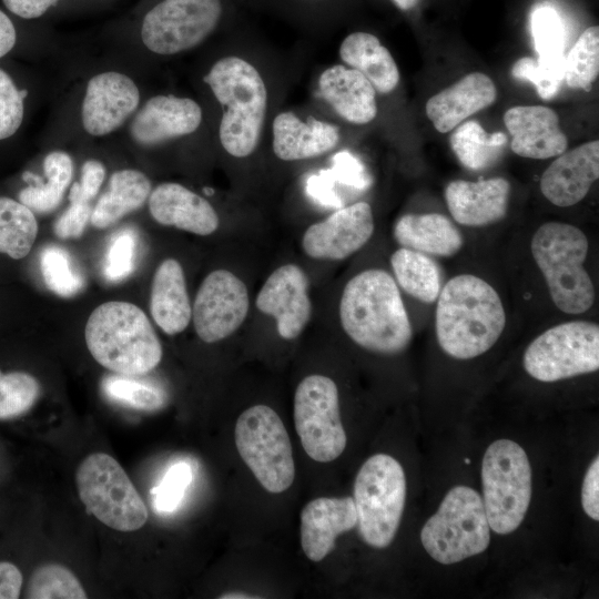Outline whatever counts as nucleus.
Returning a JSON list of instances; mask_svg holds the SVG:
<instances>
[{"instance_id":"29","label":"nucleus","mask_w":599,"mask_h":599,"mask_svg":"<svg viewBox=\"0 0 599 599\" xmlns=\"http://www.w3.org/2000/svg\"><path fill=\"white\" fill-rule=\"evenodd\" d=\"M339 57L345 64L361 72L376 92L386 94L398 85L399 71L393 55L369 32L349 33L339 45Z\"/></svg>"},{"instance_id":"54","label":"nucleus","mask_w":599,"mask_h":599,"mask_svg":"<svg viewBox=\"0 0 599 599\" xmlns=\"http://www.w3.org/2000/svg\"><path fill=\"white\" fill-rule=\"evenodd\" d=\"M220 598L221 599H240V598L248 599V598H257V597L248 596L245 592H229V593H224Z\"/></svg>"},{"instance_id":"40","label":"nucleus","mask_w":599,"mask_h":599,"mask_svg":"<svg viewBox=\"0 0 599 599\" xmlns=\"http://www.w3.org/2000/svg\"><path fill=\"white\" fill-rule=\"evenodd\" d=\"M566 57L534 58L525 57L516 61L511 73L514 78L530 81L539 97L544 100L552 99L565 80Z\"/></svg>"},{"instance_id":"44","label":"nucleus","mask_w":599,"mask_h":599,"mask_svg":"<svg viewBox=\"0 0 599 599\" xmlns=\"http://www.w3.org/2000/svg\"><path fill=\"white\" fill-rule=\"evenodd\" d=\"M26 91L17 88L11 77L0 69V140L12 136L20 128Z\"/></svg>"},{"instance_id":"39","label":"nucleus","mask_w":599,"mask_h":599,"mask_svg":"<svg viewBox=\"0 0 599 599\" xmlns=\"http://www.w3.org/2000/svg\"><path fill=\"white\" fill-rule=\"evenodd\" d=\"M40 395V384L24 372L0 370V420L26 414Z\"/></svg>"},{"instance_id":"26","label":"nucleus","mask_w":599,"mask_h":599,"mask_svg":"<svg viewBox=\"0 0 599 599\" xmlns=\"http://www.w3.org/2000/svg\"><path fill=\"white\" fill-rule=\"evenodd\" d=\"M321 97L345 121L367 124L377 114L376 90L357 70L341 64L325 69L318 78Z\"/></svg>"},{"instance_id":"37","label":"nucleus","mask_w":599,"mask_h":599,"mask_svg":"<svg viewBox=\"0 0 599 599\" xmlns=\"http://www.w3.org/2000/svg\"><path fill=\"white\" fill-rule=\"evenodd\" d=\"M599 72V27L587 28L578 38L565 64V80L572 89L590 91Z\"/></svg>"},{"instance_id":"47","label":"nucleus","mask_w":599,"mask_h":599,"mask_svg":"<svg viewBox=\"0 0 599 599\" xmlns=\"http://www.w3.org/2000/svg\"><path fill=\"white\" fill-rule=\"evenodd\" d=\"M581 505L583 511L593 520H599V458L590 464L582 483Z\"/></svg>"},{"instance_id":"30","label":"nucleus","mask_w":599,"mask_h":599,"mask_svg":"<svg viewBox=\"0 0 599 599\" xmlns=\"http://www.w3.org/2000/svg\"><path fill=\"white\" fill-rule=\"evenodd\" d=\"M152 191L151 182L141 171L124 169L115 171L108 191L100 196L91 214V224L106 229L128 213L140 209Z\"/></svg>"},{"instance_id":"50","label":"nucleus","mask_w":599,"mask_h":599,"mask_svg":"<svg viewBox=\"0 0 599 599\" xmlns=\"http://www.w3.org/2000/svg\"><path fill=\"white\" fill-rule=\"evenodd\" d=\"M22 575L17 566L0 561V599H17L22 588Z\"/></svg>"},{"instance_id":"10","label":"nucleus","mask_w":599,"mask_h":599,"mask_svg":"<svg viewBox=\"0 0 599 599\" xmlns=\"http://www.w3.org/2000/svg\"><path fill=\"white\" fill-rule=\"evenodd\" d=\"M75 483L87 511L105 526L128 532L146 522L149 515L142 497L110 455H89L77 469Z\"/></svg>"},{"instance_id":"20","label":"nucleus","mask_w":599,"mask_h":599,"mask_svg":"<svg viewBox=\"0 0 599 599\" xmlns=\"http://www.w3.org/2000/svg\"><path fill=\"white\" fill-rule=\"evenodd\" d=\"M504 122L511 135V150L519 156L544 160L562 154L567 136L554 110L544 105L508 109Z\"/></svg>"},{"instance_id":"21","label":"nucleus","mask_w":599,"mask_h":599,"mask_svg":"<svg viewBox=\"0 0 599 599\" xmlns=\"http://www.w3.org/2000/svg\"><path fill=\"white\" fill-rule=\"evenodd\" d=\"M357 525L352 497H321L301 512V545L312 561L323 560L335 547L336 538Z\"/></svg>"},{"instance_id":"28","label":"nucleus","mask_w":599,"mask_h":599,"mask_svg":"<svg viewBox=\"0 0 599 599\" xmlns=\"http://www.w3.org/2000/svg\"><path fill=\"white\" fill-rule=\"evenodd\" d=\"M393 233L402 247L427 255L453 256L464 244L460 231L439 213L405 214L396 221Z\"/></svg>"},{"instance_id":"53","label":"nucleus","mask_w":599,"mask_h":599,"mask_svg":"<svg viewBox=\"0 0 599 599\" xmlns=\"http://www.w3.org/2000/svg\"><path fill=\"white\" fill-rule=\"evenodd\" d=\"M403 11H409L416 7L418 0H392Z\"/></svg>"},{"instance_id":"52","label":"nucleus","mask_w":599,"mask_h":599,"mask_svg":"<svg viewBox=\"0 0 599 599\" xmlns=\"http://www.w3.org/2000/svg\"><path fill=\"white\" fill-rule=\"evenodd\" d=\"M290 6L301 10H328L332 0H286Z\"/></svg>"},{"instance_id":"23","label":"nucleus","mask_w":599,"mask_h":599,"mask_svg":"<svg viewBox=\"0 0 599 599\" xmlns=\"http://www.w3.org/2000/svg\"><path fill=\"white\" fill-rule=\"evenodd\" d=\"M509 192V182L504 177L477 182L456 180L446 186L445 200L456 222L484 226L505 217Z\"/></svg>"},{"instance_id":"55","label":"nucleus","mask_w":599,"mask_h":599,"mask_svg":"<svg viewBox=\"0 0 599 599\" xmlns=\"http://www.w3.org/2000/svg\"><path fill=\"white\" fill-rule=\"evenodd\" d=\"M465 463H466V464H469V459L466 458V459H465Z\"/></svg>"},{"instance_id":"17","label":"nucleus","mask_w":599,"mask_h":599,"mask_svg":"<svg viewBox=\"0 0 599 599\" xmlns=\"http://www.w3.org/2000/svg\"><path fill=\"white\" fill-rule=\"evenodd\" d=\"M140 91L124 73L106 71L92 77L81 104V122L92 136H104L120 128L136 110Z\"/></svg>"},{"instance_id":"8","label":"nucleus","mask_w":599,"mask_h":599,"mask_svg":"<svg viewBox=\"0 0 599 599\" xmlns=\"http://www.w3.org/2000/svg\"><path fill=\"white\" fill-rule=\"evenodd\" d=\"M483 502L490 529L514 532L531 499V467L526 451L510 439L491 443L481 464Z\"/></svg>"},{"instance_id":"48","label":"nucleus","mask_w":599,"mask_h":599,"mask_svg":"<svg viewBox=\"0 0 599 599\" xmlns=\"http://www.w3.org/2000/svg\"><path fill=\"white\" fill-rule=\"evenodd\" d=\"M334 161L341 179L356 189H365L370 184V179L365 172L363 164L351 153L341 152Z\"/></svg>"},{"instance_id":"4","label":"nucleus","mask_w":599,"mask_h":599,"mask_svg":"<svg viewBox=\"0 0 599 599\" xmlns=\"http://www.w3.org/2000/svg\"><path fill=\"white\" fill-rule=\"evenodd\" d=\"M84 338L92 357L106 369L141 376L162 359V345L145 313L136 305L110 301L90 314Z\"/></svg>"},{"instance_id":"25","label":"nucleus","mask_w":599,"mask_h":599,"mask_svg":"<svg viewBox=\"0 0 599 599\" xmlns=\"http://www.w3.org/2000/svg\"><path fill=\"white\" fill-rule=\"evenodd\" d=\"M339 142L336 125L311 119L303 121L291 111L278 113L272 124V149L282 161L308 160L328 153Z\"/></svg>"},{"instance_id":"27","label":"nucleus","mask_w":599,"mask_h":599,"mask_svg":"<svg viewBox=\"0 0 599 599\" xmlns=\"http://www.w3.org/2000/svg\"><path fill=\"white\" fill-rule=\"evenodd\" d=\"M150 311L156 325L167 335L183 332L192 318V307L181 264L164 260L156 268L151 287Z\"/></svg>"},{"instance_id":"33","label":"nucleus","mask_w":599,"mask_h":599,"mask_svg":"<svg viewBox=\"0 0 599 599\" xmlns=\"http://www.w3.org/2000/svg\"><path fill=\"white\" fill-rule=\"evenodd\" d=\"M507 143L502 132L487 133L476 121H467L450 135V146L469 170H483L494 163Z\"/></svg>"},{"instance_id":"2","label":"nucleus","mask_w":599,"mask_h":599,"mask_svg":"<svg viewBox=\"0 0 599 599\" xmlns=\"http://www.w3.org/2000/svg\"><path fill=\"white\" fill-rule=\"evenodd\" d=\"M436 301V337L454 358L469 359L486 353L505 328V308L497 291L476 275L450 278Z\"/></svg>"},{"instance_id":"9","label":"nucleus","mask_w":599,"mask_h":599,"mask_svg":"<svg viewBox=\"0 0 599 599\" xmlns=\"http://www.w3.org/2000/svg\"><path fill=\"white\" fill-rule=\"evenodd\" d=\"M232 0H154L143 11L139 34L159 55H174L197 47L224 21Z\"/></svg>"},{"instance_id":"34","label":"nucleus","mask_w":599,"mask_h":599,"mask_svg":"<svg viewBox=\"0 0 599 599\" xmlns=\"http://www.w3.org/2000/svg\"><path fill=\"white\" fill-rule=\"evenodd\" d=\"M38 222L33 211L20 201L0 196V253L26 257L35 241Z\"/></svg>"},{"instance_id":"7","label":"nucleus","mask_w":599,"mask_h":599,"mask_svg":"<svg viewBox=\"0 0 599 599\" xmlns=\"http://www.w3.org/2000/svg\"><path fill=\"white\" fill-rule=\"evenodd\" d=\"M420 540L426 552L443 565L484 552L490 541V527L483 498L470 487H453L425 522Z\"/></svg>"},{"instance_id":"1","label":"nucleus","mask_w":599,"mask_h":599,"mask_svg":"<svg viewBox=\"0 0 599 599\" xmlns=\"http://www.w3.org/2000/svg\"><path fill=\"white\" fill-rule=\"evenodd\" d=\"M339 322L355 344L383 355L402 353L413 335L397 283L380 268L365 270L347 282L339 301Z\"/></svg>"},{"instance_id":"19","label":"nucleus","mask_w":599,"mask_h":599,"mask_svg":"<svg viewBox=\"0 0 599 599\" xmlns=\"http://www.w3.org/2000/svg\"><path fill=\"white\" fill-rule=\"evenodd\" d=\"M599 177V141L564 152L540 179L542 195L554 205L568 207L580 202Z\"/></svg>"},{"instance_id":"51","label":"nucleus","mask_w":599,"mask_h":599,"mask_svg":"<svg viewBox=\"0 0 599 599\" xmlns=\"http://www.w3.org/2000/svg\"><path fill=\"white\" fill-rule=\"evenodd\" d=\"M17 42V30L11 18L0 9V58L8 54Z\"/></svg>"},{"instance_id":"22","label":"nucleus","mask_w":599,"mask_h":599,"mask_svg":"<svg viewBox=\"0 0 599 599\" xmlns=\"http://www.w3.org/2000/svg\"><path fill=\"white\" fill-rule=\"evenodd\" d=\"M148 201L152 217L162 225L202 236L219 227V215L210 202L182 184L161 183Z\"/></svg>"},{"instance_id":"24","label":"nucleus","mask_w":599,"mask_h":599,"mask_svg":"<svg viewBox=\"0 0 599 599\" xmlns=\"http://www.w3.org/2000/svg\"><path fill=\"white\" fill-rule=\"evenodd\" d=\"M496 97V85L487 74L468 73L429 98L426 102V114L438 132L446 133L456 129L471 114L493 104Z\"/></svg>"},{"instance_id":"11","label":"nucleus","mask_w":599,"mask_h":599,"mask_svg":"<svg viewBox=\"0 0 599 599\" xmlns=\"http://www.w3.org/2000/svg\"><path fill=\"white\" fill-rule=\"evenodd\" d=\"M234 436L241 458L267 491L280 494L291 487L295 477L291 440L273 408L255 405L245 409Z\"/></svg>"},{"instance_id":"31","label":"nucleus","mask_w":599,"mask_h":599,"mask_svg":"<svg viewBox=\"0 0 599 599\" xmlns=\"http://www.w3.org/2000/svg\"><path fill=\"white\" fill-rule=\"evenodd\" d=\"M44 183L30 173L23 174L30 185L19 193V201L37 213H49L58 207L73 175L71 156L63 151H52L43 160Z\"/></svg>"},{"instance_id":"35","label":"nucleus","mask_w":599,"mask_h":599,"mask_svg":"<svg viewBox=\"0 0 599 599\" xmlns=\"http://www.w3.org/2000/svg\"><path fill=\"white\" fill-rule=\"evenodd\" d=\"M101 387L110 400L138 410L153 412L163 407L166 402L162 388L131 375L105 376Z\"/></svg>"},{"instance_id":"38","label":"nucleus","mask_w":599,"mask_h":599,"mask_svg":"<svg viewBox=\"0 0 599 599\" xmlns=\"http://www.w3.org/2000/svg\"><path fill=\"white\" fill-rule=\"evenodd\" d=\"M24 595L30 599L87 598L85 590L73 572L58 564L37 568L29 579Z\"/></svg>"},{"instance_id":"14","label":"nucleus","mask_w":599,"mask_h":599,"mask_svg":"<svg viewBox=\"0 0 599 599\" xmlns=\"http://www.w3.org/2000/svg\"><path fill=\"white\" fill-rule=\"evenodd\" d=\"M248 307L247 287L240 277L227 270L209 273L192 307L197 336L210 344L231 336L244 323Z\"/></svg>"},{"instance_id":"18","label":"nucleus","mask_w":599,"mask_h":599,"mask_svg":"<svg viewBox=\"0 0 599 599\" xmlns=\"http://www.w3.org/2000/svg\"><path fill=\"white\" fill-rule=\"evenodd\" d=\"M202 119V109L193 99L160 94L138 111L130 133L141 145H156L195 132Z\"/></svg>"},{"instance_id":"45","label":"nucleus","mask_w":599,"mask_h":599,"mask_svg":"<svg viewBox=\"0 0 599 599\" xmlns=\"http://www.w3.org/2000/svg\"><path fill=\"white\" fill-rule=\"evenodd\" d=\"M105 177V167L98 160H88L81 169L80 181L74 183L69 193L70 202L89 203L99 192Z\"/></svg>"},{"instance_id":"16","label":"nucleus","mask_w":599,"mask_h":599,"mask_svg":"<svg viewBox=\"0 0 599 599\" xmlns=\"http://www.w3.org/2000/svg\"><path fill=\"white\" fill-rule=\"evenodd\" d=\"M257 309L276 319L280 336L298 337L311 318L308 278L296 264H285L271 273L256 296Z\"/></svg>"},{"instance_id":"12","label":"nucleus","mask_w":599,"mask_h":599,"mask_svg":"<svg viewBox=\"0 0 599 599\" xmlns=\"http://www.w3.org/2000/svg\"><path fill=\"white\" fill-rule=\"evenodd\" d=\"M522 364L535 379L551 383L599 368V326L588 321L555 325L526 348Z\"/></svg>"},{"instance_id":"41","label":"nucleus","mask_w":599,"mask_h":599,"mask_svg":"<svg viewBox=\"0 0 599 599\" xmlns=\"http://www.w3.org/2000/svg\"><path fill=\"white\" fill-rule=\"evenodd\" d=\"M138 244V233L132 227H123L113 234L102 263V273L106 281L118 283L133 273Z\"/></svg>"},{"instance_id":"6","label":"nucleus","mask_w":599,"mask_h":599,"mask_svg":"<svg viewBox=\"0 0 599 599\" xmlns=\"http://www.w3.org/2000/svg\"><path fill=\"white\" fill-rule=\"evenodd\" d=\"M402 465L387 454L369 457L354 483L358 532L370 547L386 548L398 530L406 501Z\"/></svg>"},{"instance_id":"3","label":"nucleus","mask_w":599,"mask_h":599,"mask_svg":"<svg viewBox=\"0 0 599 599\" xmlns=\"http://www.w3.org/2000/svg\"><path fill=\"white\" fill-rule=\"evenodd\" d=\"M222 106L220 142L226 153L246 158L257 148L267 111V89L260 71L247 60L229 55L217 60L204 78Z\"/></svg>"},{"instance_id":"49","label":"nucleus","mask_w":599,"mask_h":599,"mask_svg":"<svg viewBox=\"0 0 599 599\" xmlns=\"http://www.w3.org/2000/svg\"><path fill=\"white\" fill-rule=\"evenodd\" d=\"M13 16L24 20H35L63 0H1Z\"/></svg>"},{"instance_id":"13","label":"nucleus","mask_w":599,"mask_h":599,"mask_svg":"<svg viewBox=\"0 0 599 599\" xmlns=\"http://www.w3.org/2000/svg\"><path fill=\"white\" fill-rule=\"evenodd\" d=\"M294 422L302 446L313 460L333 461L344 451L347 439L332 378L313 374L300 382L294 395Z\"/></svg>"},{"instance_id":"15","label":"nucleus","mask_w":599,"mask_h":599,"mask_svg":"<svg viewBox=\"0 0 599 599\" xmlns=\"http://www.w3.org/2000/svg\"><path fill=\"white\" fill-rule=\"evenodd\" d=\"M372 207L356 202L309 225L302 236L304 253L321 261H341L361 250L374 233Z\"/></svg>"},{"instance_id":"32","label":"nucleus","mask_w":599,"mask_h":599,"mask_svg":"<svg viewBox=\"0 0 599 599\" xmlns=\"http://www.w3.org/2000/svg\"><path fill=\"white\" fill-rule=\"evenodd\" d=\"M390 266L396 283L407 294L423 303L437 300L441 290L440 273L427 254L400 247L392 254Z\"/></svg>"},{"instance_id":"43","label":"nucleus","mask_w":599,"mask_h":599,"mask_svg":"<svg viewBox=\"0 0 599 599\" xmlns=\"http://www.w3.org/2000/svg\"><path fill=\"white\" fill-rule=\"evenodd\" d=\"M192 478L193 473L187 463L173 464L161 483L151 490L154 509L161 514L174 511L180 506Z\"/></svg>"},{"instance_id":"36","label":"nucleus","mask_w":599,"mask_h":599,"mask_svg":"<svg viewBox=\"0 0 599 599\" xmlns=\"http://www.w3.org/2000/svg\"><path fill=\"white\" fill-rule=\"evenodd\" d=\"M40 270L47 287L61 297H72L84 288V276L70 253L59 245L42 248Z\"/></svg>"},{"instance_id":"5","label":"nucleus","mask_w":599,"mask_h":599,"mask_svg":"<svg viewBox=\"0 0 599 599\" xmlns=\"http://www.w3.org/2000/svg\"><path fill=\"white\" fill-rule=\"evenodd\" d=\"M530 250L557 308L578 315L592 306L595 287L583 267L588 240L580 229L547 222L534 234Z\"/></svg>"},{"instance_id":"46","label":"nucleus","mask_w":599,"mask_h":599,"mask_svg":"<svg viewBox=\"0 0 599 599\" xmlns=\"http://www.w3.org/2000/svg\"><path fill=\"white\" fill-rule=\"evenodd\" d=\"M92 209L89 203L70 202L69 207L55 221L53 231L60 238L80 237L91 219Z\"/></svg>"},{"instance_id":"42","label":"nucleus","mask_w":599,"mask_h":599,"mask_svg":"<svg viewBox=\"0 0 599 599\" xmlns=\"http://www.w3.org/2000/svg\"><path fill=\"white\" fill-rule=\"evenodd\" d=\"M530 26L534 45L540 58L565 55V24L552 7L542 6L535 9L531 13Z\"/></svg>"}]
</instances>
